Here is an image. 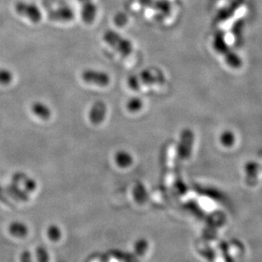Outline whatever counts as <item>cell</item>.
I'll list each match as a JSON object with an SVG mask.
<instances>
[{
	"label": "cell",
	"instance_id": "8992f818",
	"mask_svg": "<svg viewBox=\"0 0 262 262\" xmlns=\"http://www.w3.org/2000/svg\"><path fill=\"white\" fill-rule=\"evenodd\" d=\"M49 18L56 22H66L73 19L74 13L69 7H60L49 14Z\"/></svg>",
	"mask_w": 262,
	"mask_h": 262
},
{
	"label": "cell",
	"instance_id": "7a4b0ae2",
	"mask_svg": "<svg viewBox=\"0 0 262 262\" xmlns=\"http://www.w3.org/2000/svg\"><path fill=\"white\" fill-rule=\"evenodd\" d=\"M15 10L19 16L28 18L33 23H38L41 20V11L34 3L19 1L16 3Z\"/></svg>",
	"mask_w": 262,
	"mask_h": 262
},
{
	"label": "cell",
	"instance_id": "9a60e30c",
	"mask_svg": "<svg viewBox=\"0 0 262 262\" xmlns=\"http://www.w3.org/2000/svg\"><path fill=\"white\" fill-rule=\"evenodd\" d=\"M139 2L144 6H149L152 4V0H139Z\"/></svg>",
	"mask_w": 262,
	"mask_h": 262
},
{
	"label": "cell",
	"instance_id": "6da1fadb",
	"mask_svg": "<svg viewBox=\"0 0 262 262\" xmlns=\"http://www.w3.org/2000/svg\"><path fill=\"white\" fill-rule=\"evenodd\" d=\"M103 39L114 51H117V53H119L123 57H129L133 52V44L131 41L123 38L118 32L113 30H108L103 35Z\"/></svg>",
	"mask_w": 262,
	"mask_h": 262
},
{
	"label": "cell",
	"instance_id": "52a82bcc",
	"mask_svg": "<svg viewBox=\"0 0 262 262\" xmlns=\"http://www.w3.org/2000/svg\"><path fill=\"white\" fill-rule=\"evenodd\" d=\"M96 14H97V7L95 3L92 2V0L88 1L86 3H82L81 17H82L83 21L86 23L90 24L94 22Z\"/></svg>",
	"mask_w": 262,
	"mask_h": 262
},
{
	"label": "cell",
	"instance_id": "4fadbf2b",
	"mask_svg": "<svg viewBox=\"0 0 262 262\" xmlns=\"http://www.w3.org/2000/svg\"><path fill=\"white\" fill-rule=\"evenodd\" d=\"M169 8H170V5L165 0H158L154 3L155 10L158 11V12H161L162 14L167 13L169 11Z\"/></svg>",
	"mask_w": 262,
	"mask_h": 262
},
{
	"label": "cell",
	"instance_id": "9c48e42d",
	"mask_svg": "<svg viewBox=\"0 0 262 262\" xmlns=\"http://www.w3.org/2000/svg\"><path fill=\"white\" fill-rule=\"evenodd\" d=\"M115 162L117 163L119 167L126 168L130 166L132 164L133 157L132 155L126 152L121 150L115 154Z\"/></svg>",
	"mask_w": 262,
	"mask_h": 262
},
{
	"label": "cell",
	"instance_id": "5bb4252c",
	"mask_svg": "<svg viewBox=\"0 0 262 262\" xmlns=\"http://www.w3.org/2000/svg\"><path fill=\"white\" fill-rule=\"evenodd\" d=\"M127 22H128V18H127L126 15L123 13H118L114 18L115 24L118 27H123L126 24Z\"/></svg>",
	"mask_w": 262,
	"mask_h": 262
},
{
	"label": "cell",
	"instance_id": "277c9868",
	"mask_svg": "<svg viewBox=\"0 0 262 262\" xmlns=\"http://www.w3.org/2000/svg\"><path fill=\"white\" fill-rule=\"evenodd\" d=\"M141 86H148L153 85H162L164 82V74L160 70L156 68H147L143 70L137 75Z\"/></svg>",
	"mask_w": 262,
	"mask_h": 262
},
{
	"label": "cell",
	"instance_id": "5b68a950",
	"mask_svg": "<svg viewBox=\"0 0 262 262\" xmlns=\"http://www.w3.org/2000/svg\"><path fill=\"white\" fill-rule=\"evenodd\" d=\"M107 113H108L107 105L105 104L103 101H95L89 110L88 118L93 124L99 125L105 120Z\"/></svg>",
	"mask_w": 262,
	"mask_h": 262
},
{
	"label": "cell",
	"instance_id": "30bf717a",
	"mask_svg": "<svg viewBox=\"0 0 262 262\" xmlns=\"http://www.w3.org/2000/svg\"><path fill=\"white\" fill-rule=\"evenodd\" d=\"M126 108L130 113L135 114L142 110L143 108V101L142 99L138 97H133L127 101Z\"/></svg>",
	"mask_w": 262,
	"mask_h": 262
},
{
	"label": "cell",
	"instance_id": "8fae6325",
	"mask_svg": "<svg viewBox=\"0 0 262 262\" xmlns=\"http://www.w3.org/2000/svg\"><path fill=\"white\" fill-rule=\"evenodd\" d=\"M13 74L10 70L6 68L0 69V85L1 86H8L12 82Z\"/></svg>",
	"mask_w": 262,
	"mask_h": 262
},
{
	"label": "cell",
	"instance_id": "3957f363",
	"mask_svg": "<svg viewBox=\"0 0 262 262\" xmlns=\"http://www.w3.org/2000/svg\"><path fill=\"white\" fill-rule=\"evenodd\" d=\"M81 77L85 82L93 86L106 87L110 84V76L108 73L98 70H85Z\"/></svg>",
	"mask_w": 262,
	"mask_h": 262
},
{
	"label": "cell",
	"instance_id": "7c38bea8",
	"mask_svg": "<svg viewBox=\"0 0 262 262\" xmlns=\"http://www.w3.org/2000/svg\"><path fill=\"white\" fill-rule=\"evenodd\" d=\"M127 84H128V86L133 90H135V91L140 90L141 88H142V86L140 84L137 75H131V76L129 77L128 80H127Z\"/></svg>",
	"mask_w": 262,
	"mask_h": 262
},
{
	"label": "cell",
	"instance_id": "2e32d148",
	"mask_svg": "<svg viewBox=\"0 0 262 262\" xmlns=\"http://www.w3.org/2000/svg\"><path fill=\"white\" fill-rule=\"evenodd\" d=\"M79 2L81 3H86V2H88V1H90V0H79Z\"/></svg>",
	"mask_w": 262,
	"mask_h": 262
},
{
	"label": "cell",
	"instance_id": "ba28073f",
	"mask_svg": "<svg viewBox=\"0 0 262 262\" xmlns=\"http://www.w3.org/2000/svg\"><path fill=\"white\" fill-rule=\"evenodd\" d=\"M31 110H32V114L36 115L38 118H40L42 120L50 119L51 114H52L51 108H49L47 105H45L40 101L33 102L32 107H31Z\"/></svg>",
	"mask_w": 262,
	"mask_h": 262
}]
</instances>
